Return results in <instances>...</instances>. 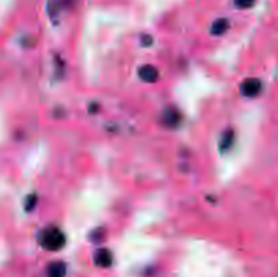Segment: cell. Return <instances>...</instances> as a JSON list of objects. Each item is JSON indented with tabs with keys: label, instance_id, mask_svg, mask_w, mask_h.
Listing matches in <instances>:
<instances>
[{
	"label": "cell",
	"instance_id": "5",
	"mask_svg": "<svg viewBox=\"0 0 278 277\" xmlns=\"http://www.w3.org/2000/svg\"><path fill=\"white\" fill-rule=\"evenodd\" d=\"M67 273V268L65 264L61 261H55L49 264L48 269H46V276L48 277H65Z\"/></svg>",
	"mask_w": 278,
	"mask_h": 277
},
{
	"label": "cell",
	"instance_id": "3",
	"mask_svg": "<svg viewBox=\"0 0 278 277\" xmlns=\"http://www.w3.org/2000/svg\"><path fill=\"white\" fill-rule=\"evenodd\" d=\"M139 76L144 82L152 83V82H155L159 78V71L154 65H143L139 70Z\"/></svg>",
	"mask_w": 278,
	"mask_h": 277
},
{
	"label": "cell",
	"instance_id": "1",
	"mask_svg": "<svg viewBox=\"0 0 278 277\" xmlns=\"http://www.w3.org/2000/svg\"><path fill=\"white\" fill-rule=\"evenodd\" d=\"M40 243L44 249L56 251V250H60L64 246L65 237L57 227H48L46 230L41 233Z\"/></svg>",
	"mask_w": 278,
	"mask_h": 277
},
{
	"label": "cell",
	"instance_id": "2",
	"mask_svg": "<svg viewBox=\"0 0 278 277\" xmlns=\"http://www.w3.org/2000/svg\"><path fill=\"white\" fill-rule=\"evenodd\" d=\"M261 90H262V83L257 78H250V79L244 80L242 84V88H240V91H242L243 95L251 97V98L257 97L261 93Z\"/></svg>",
	"mask_w": 278,
	"mask_h": 277
},
{
	"label": "cell",
	"instance_id": "6",
	"mask_svg": "<svg viewBox=\"0 0 278 277\" xmlns=\"http://www.w3.org/2000/svg\"><path fill=\"white\" fill-rule=\"evenodd\" d=\"M163 123L166 124L167 127H176L181 123V114H179V111L176 109H174V107L164 110Z\"/></svg>",
	"mask_w": 278,
	"mask_h": 277
},
{
	"label": "cell",
	"instance_id": "8",
	"mask_svg": "<svg viewBox=\"0 0 278 277\" xmlns=\"http://www.w3.org/2000/svg\"><path fill=\"white\" fill-rule=\"evenodd\" d=\"M254 3L255 0H235V4L239 8H250L254 6Z\"/></svg>",
	"mask_w": 278,
	"mask_h": 277
},
{
	"label": "cell",
	"instance_id": "7",
	"mask_svg": "<svg viewBox=\"0 0 278 277\" xmlns=\"http://www.w3.org/2000/svg\"><path fill=\"white\" fill-rule=\"evenodd\" d=\"M226 29H228V20L221 18V19H217L212 26V33L216 34V36H220L222 33L225 32Z\"/></svg>",
	"mask_w": 278,
	"mask_h": 277
},
{
	"label": "cell",
	"instance_id": "4",
	"mask_svg": "<svg viewBox=\"0 0 278 277\" xmlns=\"http://www.w3.org/2000/svg\"><path fill=\"white\" fill-rule=\"evenodd\" d=\"M113 262V256L108 249H99L95 253V264L100 268H109Z\"/></svg>",
	"mask_w": 278,
	"mask_h": 277
}]
</instances>
